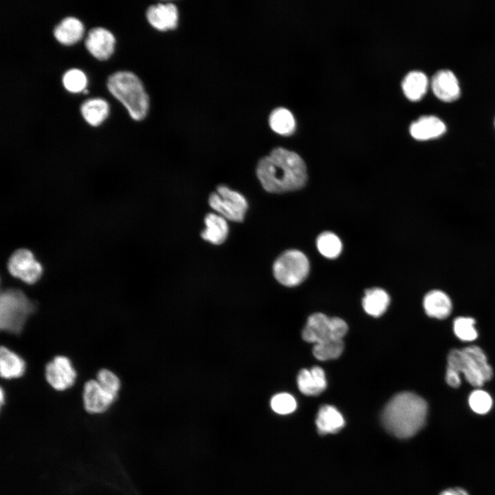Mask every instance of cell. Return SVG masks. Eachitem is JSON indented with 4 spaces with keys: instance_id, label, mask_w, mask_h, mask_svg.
<instances>
[{
    "instance_id": "cell-1",
    "label": "cell",
    "mask_w": 495,
    "mask_h": 495,
    "mask_svg": "<svg viewBox=\"0 0 495 495\" xmlns=\"http://www.w3.org/2000/svg\"><path fill=\"white\" fill-rule=\"evenodd\" d=\"M256 173L263 188L272 193L299 189L307 178L306 166L301 157L282 147L274 148L269 155L261 158Z\"/></svg>"
},
{
    "instance_id": "cell-2",
    "label": "cell",
    "mask_w": 495,
    "mask_h": 495,
    "mask_svg": "<svg viewBox=\"0 0 495 495\" xmlns=\"http://www.w3.org/2000/svg\"><path fill=\"white\" fill-rule=\"evenodd\" d=\"M428 412L426 402L410 392L393 396L382 412V422L388 432L406 439L415 435L424 425Z\"/></svg>"
},
{
    "instance_id": "cell-3",
    "label": "cell",
    "mask_w": 495,
    "mask_h": 495,
    "mask_svg": "<svg viewBox=\"0 0 495 495\" xmlns=\"http://www.w3.org/2000/svg\"><path fill=\"white\" fill-rule=\"evenodd\" d=\"M111 94L128 110L131 117L141 120L146 116L149 102L148 95L140 78L131 72H117L107 79Z\"/></svg>"
},
{
    "instance_id": "cell-4",
    "label": "cell",
    "mask_w": 495,
    "mask_h": 495,
    "mask_svg": "<svg viewBox=\"0 0 495 495\" xmlns=\"http://www.w3.org/2000/svg\"><path fill=\"white\" fill-rule=\"evenodd\" d=\"M447 369L459 375L463 373L466 380L476 387L490 380L493 375L484 352L476 346L451 350L448 355Z\"/></svg>"
},
{
    "instance_id": "cell-5",
    "label": "cell",
    "mask_w": 495,
    "mask_h": 495,
    "mask_svg": "<svg viewBox=\"0 0 495 495\" xmlns=\"http://www.w3.org/2000/svg\"><path fill=\"white\" fill-rule=\"evenodd\" d=\"M35 306L23 291L7 289L0 295V328L12 334L20 333Z\"/></svg>"
},
{
    "instance_id": "cell-6",
    "label": "cell",
    "mask_w": 495,
    "mask_h": 495,
    "mask_svg": "<svg viewBox=\"0 0 495 495\" xmlns=\"http://www.w3.org/2000/svg\"><path fill=\"white\" fill-rule=\"evenodd\" d=\"M309 263L307 256L297 250L282 253L273 265L276 279L282 285L293 287L301 283L307 276Z\"/></svg>"
},
{
    "instance_id": "cell-7",
    "label": "cell",
    "mask_w": 495,
    "mask_h": 495,
    "mask_svg": "<svg viewBox=\"0 0 495 495\" xmlns=\"http://www.w3.org/2000/svg\"><path fill=\"white\" fill-rule=\"evenodd\" d=\"M347 331V324L342 319L316 313L309 317L302 337L306 342L316 344L329 340H341Z\"/></svg>"
},
{
    "instance_id": "cell-8",
    "label": "cell",
    "mask_w": 495,
    "mask_h": 495,
    "mask_svg": "<svg viewBox=\"0 0 495 495\" xmlns=\"http://www.w3.org/2000/svg\"><path fill=\"white\" fill-rule=\"evenodd\" d=\"M210 206L226 219L241 222L244 219L248 204L245 197L226 185H219L217 191L210 195Z\"/></svg>"
},
{
    "instance_id": "cell-9",
    "label": "cell",
    "mask_w": 495,
    "mask_h": 495,
    "mask_svg": "<svg viewBox=\"0 0 495 495\" xmlns=\"http://www.w3.org/2000/svg\"><path fill=\"white\" fill-rule=\"evenodd\" d=\"M8 270L12 276L29 285L36 283L43 272L41 264L27 249H19L11 255L8 262Z\"/></svg>"
},
{
    "instance_id": "cell-10",
    "label": "cell",
    "mask_w": 495,
    "mask_h": 495,
    "mask_svg": "<svg viewBox=\"0 0 495 495\" xmlns=\"http://www.w3.org/2000/svg\"><path fill=\"white\" fill-rule=\"evenodd\" d=\"M45 377L54 390L62 391L74 384L77 372L70 359L60 355L55 356L45 365Z\"/></svg>"
},
{
    "instance_id": "cell-11",
    "label": "cell",
    "mask_w": 495,
    "mask_h": 495,
    "mask_svg": "<svg viewBox=\"0 0 495 495\" xmlns=\"http://www.w3.org/2000/svg\"><path fill=\"white\" fill-rule=\"evenodd\" d=\"M116 39L105 28L97 27L89 30L85 40L88 52L98 60L108 59L114 51Z\"/></svg>"
},
{
    "instance_id": "cell-12",
    "label": "cell",
    "mask_w": 495,
    "mask_h": 495,
    "mask_svg": "<svg viewBox=\"0 0 495 495\" xmlns=\"http://www.w3.org/2000/svg\"><path fill=\"white\" fill-rule=\"evenodd\" d=\"M82 399L88 412L102 413L110 407L116 397L104 390L96 380H90L84 385Z\"/></svg>"
},
{
    "instance_id": "cell-13",
    "label": "cell",
    "mask_w": 495,
    "mask_h": 495,
    "mask_svg": "<svg viewBox=\"0 0 495 495\" xmlns=\"http://www.w3.org/2000/svg\"><path fill=\"white\" fill-rule=\"evenodd\" d=\"M431 87L439 100L447 102L457 100L461 94L458 79L449 69L437 71L432 78Z\"/></svg>"
},
{
    "instance_id": "cell-14",
    "label": "cell",
    "mask_w": 495,
    "mask_h": 495,
    "mask_svg": "<svg viewBox=\"0 0 495 495\" xmlns=\"http://www.w3.org/2000/svg\"><path fill=\"white\" fill-rule=\"evenodd\" d=\"M146 18L149 23L158 30H171L177 27L178 10L173 3H158L148 8Z\"/></svg>"
},
{
    "instance_id": "cell-15",
    "label": "cell",
    "mask_w": 495,
    "mask_h": 495,
    "mask_svg": "<svg viewBox=\"0 0 495 495\" xmlns=\"http://www.w3.org/2000/svg\"><path fill=\"white\" fill-rule=\"evenodd\" d=\"M446 131L444 122L434 116H424L412 122L409 131L417 140H428L441 136Z\"/></svg>"
},
{
    "instance_id": "cell-16",
    "label": "cell",
    "mask_w": 495,
    "mask_h": 495,
    "mask_svg": "<svg viewBox=\"0 0 495 495\" xmlns=\"http://www.w3.org/2000/svg\"><path fill=\"white\" fill-rule=\"evenodd\" d=\"M297 383L302 393L311 396L319 395L327 386L324 372L319 366L302 369L298 375Z\"/></svg>"
},
{
    "instance_id": "cell-17",
    "label": "cell",
    "mask_w": 495,
    "mask_h": 495,
    "mask_svg": "<svg viewBox=\"0 0 495 495\" xmlns=\"http://www.w3.org/2000/svg\"><path fill=\"white\" fill-rule=\"evenodd\" d=\"M25 369V362L20 355L6 346H1L0 375L2 378L11 380L21 377Z\"/></svg>"
},
{
    "instance_id": "cell-18",
    "label": "cell",
    "mask_w": 495,
    "mask_h": 495,
    "mask_svg": "<svg viewBox=\"0 0 495 495\" xmlns=\"http://www.w3.org/2000/svg\"><path fill=\"white\" fill-rule=\"evenodd\" d=\"M206 229L201 233L203 239L220 245L227 239L229 228L226 219L217 213H208L204 218Z\"/></svg>"
},
{
    "instance_id": "cell-19",
    "label": "cell",
    "mask_w": 495,
    "mask_h": 495,
    "mask_svg": "<svg viewBox=\"0 0 495 495\" xmlns=\"http://www.w3.org/2000/svg\"><path fill=\"white\" fill-rule=\"evenodd\" d=\"M316 425L318 432L321 434L336 433L344 426V420L336 408L324 405L318 412Z\"/></svg>"
},
{
    "instance_id": "cell-20",
    "label": "cell",
    "mask_w": 495,
    "mask_h": 495,
    "mask_svg": "<svg viewBox=\"0 0 495 495\" xmlns=\"http://www.w3.org/2000/svg\"><path fill=\"white\" fill-rule=\"evenodd\" d=\"M424 307L429 316L443 319L450 315L452 310V302L445 292L440 290H432L425 296Z\"/></svg>"
},
{
    "instance_id": "cell-21",
    "label": "cell",
    "mask_w": 495,
    "mask_h": 495,
    "mask_svg": "<svg viewBox=\"0 0 495 495\" xmlns=\"http://www.w3.org/2000/svg\"><path fill=\"white\" fill-rule=\"evenodd\" d=\"M83 32L82 22L72 16L63 19L54 30L56 39L66 45L74 44L80 40Z\"/></svg>"
},
{
    "instance_id": "cell-22",
    "label": "cell",
    "mask_w": 495,
    "mask_h": 495,
    "mask_svg": "<svg viewBox=\"0 0 495 495\" xmlns=\"http://www.w3.org/2000/svg\"><path fill=\"white\" fill-rule=\"evenodd\" d=\"M402 86L406 98L417 101L426 94L428 87V79L421 71H411L404 78Z\"/></svg>"
},
{
    "instance_id": "cell-23",
    "label": "cell",
    "mask_w": 495,
    "mask_h": 495,
    "mask_svg": "<svg viewBox=\"0 0 495 495\" xmlns=\"http://www.w3.org/2000/svg\"><path fill=\"white\" fill-rule=\"evenodd\" d=\"M80 112L88 124L96 126L108 116L109 107L107 102L102 98H91L82 104Z\"/></svg>"
},
{
    "instance_id": "cell-24",
    "label": "cell",
    "mask_w": 495,
    "mask_h": 495,
    "mask_svg": "<svg viewBox=\"0 0 495 495\" xmlns=\"http://www.w3.org/2000/svg\"><path fill=\"white\" fill-rule=\"evenodd\" d=\"M390 302L388 294L380 288H372L366 290L362 300L365 311L374 317H379L386 310Z\"/></svg>"
},
{
    "instance_id": "cell-25",
    "label": "cell",
    "mask_w": 495,
    "mask_h": 495,
    "mask_svg": "<svg viewBox=\"0 0 495 495\" xmlns=\"http://www.w3.org/2000/svg\"><path fill=\"white\" fill-rule=\"evenodd\" d=\"M269 123L274 132L282 135H291L296 128V120L292 113L284 107H278L272 111Z\"/></svg>"
},
{
    "instance_id": "cell-26",
    "label": "cell",
    "mask_w": 495,
    "mask_h": 495,
    "mask_svg": "<svg viewBox=\"0 0 495 495\" xmlns=\"http://www.w3.org/2000/svg\"><path fill=\"white\" fill-rule=\"evenodd\" d=\"M320 253L329 258L338 256L342 251V242L337 235L331 232L320 234L316 240Z\"/></svg>"
},
{
    "instance_id": "cell-27",
    "label": "cell",
    "mask_w": 495,
    "mask_h": 495,
    "mask_svg": "<svg viewBox=\"0 0 495 495\" xmlns=\"http://www.w3.org/2000/svg\"><path fill=\"white\" fill-rule=\"evenodd\" d=\"M342 340H329L314 344V355L319 360L324 361L338 358L342 353Z\"/></svg>"
},
{
    "instance_id": "cell-28",
    "label": "cell",
    "mask_w": 495,
    "mask_h": 495,
    "mask_svg": "<svg viewBox=\"0 0 495 495\" xmlns=\"http://www.w3.org/2000/svg\"><path fill=\"white\" fill-rule=\"evenodd\" d=\"M475 320L468 317H459L454 321V331L455 335L463 341H472L475 340L478 333L474 328Z\"/></svg>"
},
{
    "instance_id": "cell-29",
    "label": "cell",
    "mask_w": 495,
    "mask_h": 495,
    "mask_svg": "<svg viewBox=\"0 0 495 495\" xmlns=\"http://www.w3.org/2000/svg\"><path fill=\"white\" fill-rule=\"evenodd\" d=\"M62 80L65 88L72 93L84 91L87 82L85 74L78 69L67 71Z\"/></svg>"
},
{
    "instance_id": "cell-30",
    "label": "cell",
    "mask_w": 495,
    "mask_h": 495,
    "mask_svg": "<svg viewBox=\"0 0 495 495\" xmlns=\"http://www.w3.org/2000/svg\"><path fill=\"white\" fill-rule=\"evenodd\" d=\"M96 380L104 390L117 397L121 382L116 374L107 368H102L97 373Z\"/></svg>"
},
{
    "instance_id": "cell-31",
    "label": "cell",
    "mask_w": 495,
    "mask_h": 495,
    "mask_svg": "<svg viewBox=\"0 0 495 495\" xmlns=\"http://www.w3.org/2000/svg\"><path fill=\"white\" fill-rule=\"evenodd\" d=\"M469 404L473 411L483 415L487 413L491 409L492 399L487 392L478 389L470 394Z\"/></svg>"
},
{
    "instance_id": "cell-32",
    "label": "cell",
    "mask_w": 495,
    "mask_h": 495,
    "mask_svg": "<svg viewBox=\"0 0 495 495\" xmlns=\"http://www.w3.org/2000/svg\"><path fill=\"white\" fill-rule=\"evenodd\" d=\"M272 410L280 415H287L296 408V402L290 394L282 393L274 395L271 399Z\"/></svg>"
},
{
    "instance_id": "cell-33",
    "label": "cell",
    "mask_w": 495,
    "mask_h": 495,
    "mask_svg": "<svg viewBox=\"0 0 495 495\" xmlns=\"http://www.w3.org/2000/svg\"><path fill=\"white\" fill-rule=\"evenodd\" d=\"M446 380L448 384L453 388H457L461 384L460 375L452 370L447 369Z\"/></svg>"
},
{
    "instance_id": "cell-34",
    "label": "cell",
    "mask_w": 495,
    "mask_h": 495,
    "mask_svg": "<svg viewBox=\"0 0 495 495\" xmlns=\"http://www.w3.org/2000/svg\"><path fill=\"white\" fill-rule=\"evenodd\" d=\"M440 495H469L463 489L456 487L448 489L442 492Z\"/></svg>"
},
{
    "instance_id": "cell-35",
    "label": "cell",
    "mask_w": 495,
    "mask_h": 495,
    "mask_svg": "<svg viewBox=\"0 0 495 495\" xmlns=\"http://www.w3.org/2000/svg\"><path fill=\"white\" fill-rule=\"evenodd\" d=\"M0 399H0L1 404H3L4 402V399H5V393L2 388H1Z\"/></svg>"
},
{
    "instance_id": "cell-36",
    "label": "cell",
    "mask_w": 495,
    "mask_h": 495,
    "mask_svg": "<svg viewBox=\"0 0 495 495\" xmlns=\"http://www.w3.org/2000/svg\"><path fill=\"white\" fill-rule=\"evenodd\" d=\"M83 92H84L85 94H87V93L88 92V91L86 90V89H85V90L83 91Z\"/></svg>"
}]
</instances>
